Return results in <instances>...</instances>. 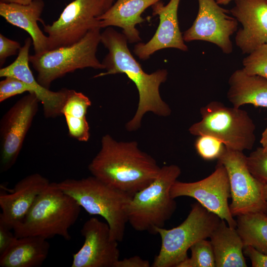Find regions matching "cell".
Wrapping results in <instances>:
<instances>
[{
	"label": "cell",
	"instance_id": "cell-3",
	"mask_svg": "<svg viewBox=\"0 0 267 267\" xmlns=\"http://www.w3.org/2000/svg\"><path fill=\"white\" fill-rule=\"evenodd\" d=\"M81 207L70 195L50 182L38 195L24 218L13 228L15 236L71 239L69 230L77 221Z\"/></svg>",
	"mask_w": 267,
	"mask_h": 267
},
{
	"label": "cell",
	"instance_id": "cell-6",
	"mask_svg": "<svg viewBox=\"0 0 267 267\" xmlns=\"http://www.w3.org/2000/svg\"><path fill=\"white\" fill-rule=\"evenodd\" d=\"M200 112L201 120L188 129L191 134L212 136L234 151L252 149L256 139L255 125L246 111L212 101L202 107Z\"/></svg>",
	"mask_w": 267,
	"mask_h": 267
},
{
	"label": "cell",
	"instance_id": "cell-34",
	"mask_svg": "<svg viewBox=\"0 0 267 267\" xmlns=\"http://www.w3.org/2000/svg\"><path fill=\"white\" fill-rule=\"evenodd\" d=\"M148 260H144L138 256L124 258L118 261L114 267H151Z\"/></svg>",
	"mask_w": 267,
	"mask_h": 267
},
{
	"label": "cell",
	"instance_id": "cell-28",
	"mask_svg": "<svg viewBox=\"0 0 267 267\" xmlns=\"http://www.w3.org/2000/svg\"><path fill=\"white\" fill-rule=\"evenodd\" d=\"M243 70L247 74L267 79V44L249 54L242 61Z\"/></svg>",
	"mask_w": 267,
	"mask_h": 267
},
{
	"label": "cell",
	"instance_id": "cell-25",
	"mask_svg": "<svg viewBox=\"0 0 267 267\" xmlns=\"http://www.w3.org/2000/svg\"><path fill=\"white\" fill-rule=\"evenodd\" d=\"M237 217L236 229L244 246H250L267 255V214L257 212Z\"/></svg>",
	"mask_w": 267,
	"mask_h": 267
},
{
	"label": "cell",
	"instance_id": "cell-36",
	"mask_svg": "<svg viewBox=\"0 0 267 267\" xmlns=\"http://www.w3.org/2000/svg\"><path fill=\"white\" fill-rule=\"evenodd\" d=\"M33 0H0L2 2H14L23 4H27L31 3Z\"/></svg>",
	"mask_w": 267,
	"mask_h": 267
},
{
	"label": "cell",
	"instance_id": "cell-29",
	"mask_svg": "<svg viewBox=\"0 0 267 267\" xmlns=\"http://www.w3.org/2000/svg\"><path fill=\"white\" fill-rule=\"evenodd\" d=\"M246 164L251 174L261 183H267V151L258 147L246 156Z\"/></svg>",
	"mask_w": 267,
	"mask_h": 267
},
{
	"label": "cell",
	"instance_id": "cell-38",
	"mask_svg": "<svg viewBox=\"0 0 267 267\" xmlns=\"http://www.w3.org/2000/svg\"><path fill=\"white\" fill-rule=\"evenodd\" d=\"M262 192L264 200L267 202V183L263 184Z\"/></svg>",
	"mask_w": 267,
	"mask_h": 267
},
{
	"label": "cell",
	"instance_id": "cell-20",
	"mask_svg": "<svg viewBox=\"0 0 267 267\" xmlns=\"http://www.w3.org/2000/svg\"><path fill=\"white\" fill-rule=\"evenodd\" d=\"M161 0H117L97 18L98 26L100 28L120 27L123 29L122 33L128 43H139L141 39L135 26L145 21L141 14L146 9Z\"/></svg>",
	"mask_w": 267,
	"mask_h": 267
},
{
	"label": "cell",
	"instance_id": "cell-8",
	"mask_svg": "<svg viewBox=\"0 0 267 267\" xmlns=\"http://www.w3.org/2000/svg\"><path fill=\"white\" fill-rule=\"evenodd\" d=\"M186 219L172 229L155 228L161 238L159 253L151 267H178L187 256V251L195 242L210 237L221 219L198 202L191 206Z\"/></svg>",
	"mask_w": 267,
	"mask_h": 267
},
{
	"label": "cell",
	"instance_id": "cell-9",
	"mask_svg": "<svg viewBox=\"0 0 267 267\" xmlns=\"http://www.w3.org/2000/svg\"><path fill=\"white\" fill-rule=\"evenodd\" d=\"M246 158L243 152L226 148L218 159L227 172L231 198L229 209L233 217L257 212L267 214L263 183L250 172Z\"/></svg>",
	"mask_w": 267,
	"mask_h": 267
},
{
	"label": "cell",
	"instance_id": "cell-12",
	"mask_svg": "<svg viewBox=\"0 0 267 267\" xmlns=\"http://www.w3.org/2000/svg\"><path fill=\"white\" fill-rule=\"evenodd\" d=\"M170 194L174 199L187 196L196 199L225 221L229 226L236 228V221L230 212L228 203L231 194L227 172L219 161L215 171L202 180L190 182L176 180L171 188Z\"/></svg>",
	"mask_w": 267,
	"mask_h": 267
},
{
	"label": "cell",
	"instance_id": "cell-27",
	"mask_svg": "<svg viewBox=\"0 0 267 267\" xmlns=\"http://www.w3.org/2000/svg\"><path fill=\"white\" fill-rule=\"evenodd\" d=\"M194 146L197 154L207 161L218 159L226 148L222 141L209 135L198 136Z\"/></svg>",
	"mask_w": 267,
	"mask_h": 267
},
{
	"label": "cell",
	"instance_id": "cell-10",
	"mask_svg": "<svg viewBox=\"0 0 267 267\" xmlns=\"http://www.w3.org/2000/svg\"><path fill=\"white\" fill-rule=\"evenodd\" d=\"M104 12V0H74L58 19L43 25L48 39V50L74 44L91 29L100 28L97 18Z\"/></svg>",
	"mask_w": 267,
	"mask_h": 267
},
{
	"label": "cell",
	"instance_id": "cell-16",
	"mask_svg": "<svg viewBox=\"0 0 267 267\" xmlns=\"http://www.w3.org/2000/svg\"><path fill=\"white\" fill-rule=\"evenodd\" d=\"M180 1L170 0L166 5L160 1L151 6L153 16H159V24L148 42L135 45L134 52L139 59L147 60L154 52L164 48L188 50L178 25V11Z\"/></svg>",
	"mask_w": 267,
	"mask_h": 267
},
{
	"label": "cell",
	"instance_id": "cell-40",
	"mask_svg": "<svg viewBox=\"0 0 267 267\" xmlns=\"http://www.w3.org/2000/svg\"></svg>",
	"mask_w": 267,
	"mask_h": 267
},
{
	"label": "cell",
	"instance_id": "cell-19",
	"mask_svg": "<svg viewBox=\"0 0 267 267\" xmlns=\"http://www.w3.org/2000/svg\"><path fill=\"white\" fill-rule=\"evenodd\" d=\"M44 6L43 0H33L23 4L14 2H0V15L11 25L26 31L32 40L35 54L48 50V39L42 31L38 22L43 25L41 18Z\"/></svg>",
	"mask_w": 267,
	"mask_h": 267
},
{
	"label": "cell",
	"instance_id": "cell-35",
	"mask_svg": "<svg viewBox=\"0 0 267 267\" xmlns=\"http://www.w3.org/2000/svg\"><path fill=\"white\" fill-rule=\"evenodd\" d=\"M260 143L263 149L265 151H267V127L262 133Z\"/></svg>",
	"mask_w": 267,
	"mask_h": 267
},
{
	"label": "cell",
	"instance_id": "cell-18",
	"mask_svg": "<svg viewBox=\"0 0 267 267\" xmlns=\"http://www.w3.org/2000/svg\"><path fill=\"white\" fill-rule=\"evenodd\" d=\"M49 183L46 178L34 173L19 180L10 193H1L0 222L13 230L24 218L38 195Z\"/></svg>",
	"mask_w": 267,
	"mask_h": 267
},
{
	"label": "cell",
	"instance_id": "cell-5",
	"mask_svg": "<svg viewBox=\"0 0 267 267\" xmlns=\"http://www.w3.org/2000/svg\"><path fill=\"white\" fill-rule=\"evenodd\" d=\"M180 174L178 166H164L149 185L133 195L128 207L127 218L134 230L155 234L156 228L164 227L177 208L170 190Z\"/></svg>",
	"mask_w": 267,
	"mask_h": 267
},
{
	"label": "cell",
	"instance_id": "cell-31",
	"mask_svg": "<svg viewBox=\"0 0 267 267\" xmlns=\"http://www.w3.org/2000/svg\"><path fill=\"white\" fill-rule=\"evenodd\" d=\"M21 48L20 43L0 34V65L2 66L9 56L15 55Z\"/></svg>",
	"mask_w": 267,
	"mask_h": 267
},
{
	"label": "cell",
	"instance_id": "cell-11",
	"mask_svg": "<svg viewBox=\"0 0 267 267\" xmlns=\"http://www.w3.org/2000/svg\"><path fill=\"white\" fill-rule=\"evenodd\" d=\"M40 101L28 93L16 101L0 121V171H8L16 163L26 135L38 111Z\"/></svg>",
	"mask_w": 267,
	"mask_h": 267
},
{
	"label": "cell",
	"instance_id": "cell-7",
	"mask_svg": "<svg viewBox=\"0 0 267 267\" xmlns=\"http://www.w3.org/2000/svg\"><path fill=\"white\" fill-rule=\"evenodd\" d=\"M100 28L91 29L81 40L71 45L29 56V62L37 73V80L49 89L55 80L78 69H104L96 56L100 43Z\"/></svg>",
	"mask_w": 267,
	"mask_h": 267
},
{
	"label": "cell",
	"instance_id": "cell-24",
	"mask_svg": "<svg viewBox=\"0 0 267 267\" xmlns=\"http://www.w3.org/2000/svg\"><path fill=\"white\" fill-rule=\"evenodd\" d=\"M91 104L89 98L84 93L69 89L61 110L69 136L79 141L87 142L90 137V128L86 115Z\"/></svg>",
	"mask_w": 267,
	"mask_h": 267
},
{
	"label": "cell",
	"instance_id": "cell-39",
	"mask_svg": "<svg viewBox=\"0 0 267 267\" xmlns=\"http://www.w3.org/2000/svg\"><path fill=\"white\" fill-rule=\"evenodd\" d=\"M232 0H216L217 3L219 5H226Z\"/></svg>",
	"mask_w": 267,
	"mask_h": 267
},
{
	"label": "cell",
	"instance_id": "cell-26",
	"mask_svg": "<svg viewBox=\"0 0 267 267\" xmlns=\"http://www.w3.org/2000/svg\"><path fill=\"white\" fill-rule=\"evenodd\" d=\"M191 257H188L178 267H216L215 258L210 241L203 239L190 248Z\"/></svg>",
	"mask_w": 267,
	"mask_h": 267
},
{
	"label": "cell",
	"instance_id": "cell-22",
	"mask_svg": "<svg viewBox=\"0 0 267 267\" xmlns=\"http://www.w3.org/2000/svg\"><path fill=\"white\" fill-rule=\"evenodd\" d=\"M221 220L210 236L216 267H246L243 242L236 228Z\"/></svg>",
	"mask_w": 267,
	"mask_h": 267
},
{
	"label": "cell",
	"instance_id": "cell-23",
	"mask_svg": "<svg viewBox=\"0 0 267 267\" xmlns=\"http://www.w3.org/2000/svg\"><path fill=\"white\" fill-rule=\"evenodd\" d=\"M50 244L46 239L36 236L17 238L0 255L1 267H39L46 259Z\"/></svg>",
	"mask_w": 267,
	"mask_h": 267
},
{
	"label": "cell",
	"instance_id": "cell-33",
	"mask_svg": "<svg viewBox=\"0 0 267 267\" xmlns=\"http://www.w3.org/2000/svg\"><path fill=\"white\" fill-rule=\"evenodd\" d=\"M9 228L0 222V255L4 253L17 239Z\"/></svg>",
	"mask_w": 267,
	"mask_h": 267
},
{
	"label": "cell",
	"instance_id": "cell-21",
	"mask_svg": "<svg viewBox=\"0 0 267 267\" xmlns=\"http://www.w3.org/2000/svg\"><path fill=\"white\" fill-rule=\"evenodd\" d=\"M227 98L232 106L240 108L245 104L267 108V79L250 75L243 69L236 70L228 79Z\"/></svg>",
	"mask_w": 267,
	"mask_h": 267
},
{
	"label": "cell",
	"instance_id": "cell-15",
	"mask_svg": "<svg viewBox=\"0 0 267 267\" xmlns=\"http://www.w3.org/2000/svg\"><path fill=\"white\" fill-rule=\"evenodd\" d=\"M229 11L242 28L235 38L242 54H250L267 44V0H235Z\"/></svg>",
	"mask_w": 267,
	"mask_h": 267
},
{
	"label": "cell",
	"instance_id": "cell-30",
	"mask_svg": "<svg viewBox=\"0 0 267 267\" xmlns=\"http://www.w3.org/2000/svg\"><path fill=\"white\" fill-rule=\"evenodd\" d=\"M26 92L34 93L31 87L18 79L6 77L0 82V102Z\"/></svg>",
	"mask_w": 267,
	"mask_h": 267
},
{
	"label": "cell",
	"instance_id": "cell-13",
	"mask_svg": "<svg viewBox=\"0 0 267 267\" xmlns=\"http://www.w3.org/2000/svg\"><path fill=\"white\" fill-rule=\"evenodd\" d=\"M199 9L191 26L183 34L184 42L203 41L217 45L225 54L233 51L230 37L237 31L238 22L230 11L216 0H198Z\"/></svg>",
	"mask_w": 267,
	"mask_h": 267
},
{
	"label": "cell",
	"instance_id": "cell-14",
	"mask_svg": "<svg viewBox=\"0 0 267 267\" xmlns=\"http://www.w3.org/2000/svg\"><path fill=\"white\" fill-rule=\"evenodd\" d=\"M84 242L73 255L72 267H114L119 261L118 242L111 238L107 222L91 218L83 224Z\"/></svg>",
	"mask_w": 267,
	"mask_h": 267
},
{
	"label": "cell",
	"instance_id": "cell-32",
	"mask_svg": "<svg viewBox=\"0 0 267 267\" xmlns=\"http://www.w3.org/2000/svg\"><path fill=\"white\" fill-rule=\"evenodd\" d=\"M244 256L248 257L253 267H267V255L262 253L250 246L243 248Z\"/></svg>",
	"mask_w": 267,
	"mask_h": 267
},
{
	"label": "cell",
	"instance_id": "cell-37",
	"mask_svg": "<svg viewBox=\"0 0 267 267\" xmlns=\"http://www.w3.org/2000/svg\"><path fill=\"white\" fill-rule=\"evenodd\" d=\"M115 0H104V12L110 7Z\"/></svg>",
	"mask_w": 267,
	"mask_h": 267
},
{
	"label": "cell",
	"instance_id": "cell-1",
	"mask_svg": "<svg viewBox=\"0 0 267 267\" xmlns=\"http://www.w3.org/2000/svg\"><path fill=\"white\" fill-rule=\"evenodd\" d=\"M100 42L108 50L102 62L106 71L93 78L125 74L134 84L138 92L137 110L126 124V130L129 132L137 130L141 126L143 116L148 112L159 116H169L171 109L162 99L159 92L161 84L167 79V70L158 69L151 74L145 72L128 48L126 37L111 27L101 33Z\"/></svg>",
	"mask_w": 267,
	"mask_h": 267
},
{
	"label": "cell",
	"instance_id": "cell-17",
	"mask_svg": "<svg viewBox=\"0 0 267 267\" xmlns=\"http://www.w3.org/2000/svg\"><path fill=\"white\" fill-rule=\"evenodd\" d=\"M32 43L31 37L26 39L16 59L10 65L0 69V77H14L28 84L42 104L45 117L56 118L61 115L69 89L63 88L53 91L38 82L29 67V50Z\"/></svg>",
	"mask_w": 267,
	"mask_h": 267
},
{
	"label": "cell",
	"instance_id": "cell-2",
	"mask_svg": "<svg viewBox=\"0 0 267 267\" xmlns=\"http://www.w3.org/2000/svg\"><path fill=\"white\" fill-rule=\"evenodd\" d=\"M88 168L92 176L132 196L149 185L161 168L137 141H119L108 134L102 137L100 149Z\"/></svg>",
	"mask_w": 267,
	"mask_h": 267
},
{
	"label": "cell",
	"instance_id": "cell-4",
	"mask_svg": "<svg viewBox=\"0 0 267 267\" xmlns=\"http://www.w3.org/2000/svg\"><path fill=\"white\" fill-rule=\"evenodd\" d=\"M56 183L89 214L103 218L112 239L118 242L123 240L128 223V207L133 196L113 188L92 176L79 179L68 178Z\"/></svg>",
	"mask_w": 267,
	"mask_h": 267
}]
</instances>
